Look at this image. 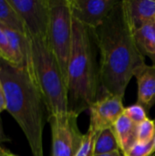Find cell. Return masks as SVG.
Segmentation results:
<instances>
[{"label": "cell", "mask_w": 155, "mask_h": 156, "mask_svg": "<svg viewBox=\"0 0 155 156\" xmlns=\"http://www.w3.org/2000/svg\"><path fill=\"white\" fill-rule=\"evenodd\" d=\"M91 31L100 53V83L104 94L123 98L131 79L146 63L124 16L122 1Z\"/></svg>", "instance_id": "1"}, {"label": "cell", "mask_w": 155, "mask_h": 156, "mask_svg": "<svg viewBox=\"0 0 155 156\" xmlns=\"http://www.w3.org/2000/svg\"><path fill=\"white\" fill-rule=\"evenodd\" d=\"M0 79L5 94L6 111L22 129L33 155L43 156L46 105L37 80L25 66H16L1 59Z\"/></svg>", "instance_id": "2"}, {"label": "cell", "mask_w": 155, "mask_h": 156, "mask_svg": "<svg viewBox=\"0 0 155 156\" xmlns=\"http://www.w3.org/2000/svg\"><path fill=\"white\" fill-rule=\"evenodd\" d=\"M91 29L73 18L72 45L68 68L69 111L79 115L99 99L100 71L92 46Z\"/></svg>", "instance_id": "3"}, {"label": "cell", "mask_w": 155, "mask_h": 156, "mask_svg": "<svg viewBox=\"0 0 155 156\" xmlns=\"http://www.w3.org/2000/svg\"><path fill=\"white\" fill-rule=\"evenodd\" d=\"M30 40L35 75L48 116L69 112L67 84L48 37Z\"/></svg>", "instance_id": "4"}, {"label": "cell", "mask_w": 155, "mask_h": 156, "mask_svg": "<svg viewBox=\"0 0 155 156\" xmlns=\"http://www.w3.org/2000/svg\"><path fill=\"white\" fill-rule=\"evenodd\" d=\"M49 6L50 19L48 39L67 84L73 21L69 1L49 0Z\"/></svg>", "instance_id": "5"}, {"label": "cell", "mask_w": 155, "mask_h": 156, "mask_svg": "<svg viewBox=\"0 0 155 156\" xmlns=\"http://www.w3.org/2000/svg\"><path fill=\"white\" fill-rule=\"evenodd\" d=\"M79 115L67 112L48 117L52 134V156H75L83 135L78 127Z\"/></svg>", "instance_id": "6"}, {"label": "cell", "mask_w": 155, "mask_h": 156, "mask_svg": "<svg viewBox=\"0 0 155 156\" xmlns=\"http://www.w3.org/2000/svg\"><path fill=\"white\" fill-rule=\"evenodd\" d=\"M31 37H48L50 19L49 0H8Z\"/></svg>", "instance_id": "7"}, {"label": "cell", "mask_w": 155, "mask_h": 156, "mask_svg": "<svg viewBox=\"0 0 155 156\" xmlns=\"http://www.w3.org/2000/svg\"><path fill=\"white\" fill-rule=\"evenodd\" d=\"M72 17L86 27L94 30L107 18L119 1L69 0Z\"/></svg>", "instance_id": "8"}, {"label": "cell", "mask_w": 155, "mask_h": 156, "mask_svg": "<svg viewBox=\"0 0 155 156\" xmlns=\"http://www.w3.org/2000/svg\"><path fill=\"white\" fill-rule=\"evenodd\" d=\"M123 98L118 95L104 94L90 108V127L98 132L114 126L118 119L124 113Z\"/></svg>", "instance_id": "9"}, {"label": "cell", "mask_w": 155, "mask_h": 156, "mask_svg": "<svg viewBox=\"0 0 155 156\" xmlns=\"http://www.w3.org/2000/svg\"><path fill=\"white\" fill-rule=\"evenodd\" d=\"M122 5L132 31L155 21V0H124Z\"/></svg>", "instance_id": "10"}, {"label": "cell", "mask_w": 155, "mask_h": 156, "mask_svg": "<svg viewBox=\"0 0 155 156\" xmlns=\"http://www.w3.org/2000/svg\"><path fill=\"white\" fill-rule=\"evenodd\" d=\"M138 84V104L149 111L155 103V65L144 64L135 72Z\"/></svg>", "instance_id": "11"}, {"label": "cell", "mask_w": 155, "mask_h": 156, "mask_svg": "<svg viewBox=\"0 0 155 156\" xmlns=\"http://www.w3.org/2000/svg\"><path fill=\"white\" fill-rule=\"evenodd\" d=\"M120 150L124 154L136 142L137 124L132 122L124 113L118 119L113 126Z\"/></svg>", "instance_id": "12"}, {"label": "cell", "mask_w": 155, "mask_h": 156, "mask_svg": "<svg viewBox=\"0 0 155 156\" xmlns=\"http://www.w3.org/2000/svg\"><path fill=\"white\" fill-rule=\"evenodd\" d=\"M138 48L143 56H148L155 63V27L153 23L132 31ZM155 65V64H154Z\"/></svg>", "instance_id": "13"}, {"label": "cell", "mask_w": 155, "mask_h": 156, "mask_svg": "<svg viewBox=\"0 0 155 156\" xmlns=\"http://www.w3.org/2000/svg\"><path fill=\"white\" fill-rule=\"evenodd\" d=\"M0 26L21 34L27 33L19 15L8 0H0Z\"/></svg>", "instance_id": "14"}, {"label": "cell", "mask_w": 155, "mask_h": 156, "mask_svg": "<svg viewBox=\"0 0 155 156\" xmlns=\"http://www.w3.org/2000/svg\"><path fill=\"white\" fill-rule=\"evenodd\" d=\"M116 151L121 150L113 127L100 131L95 144V155L110 154Z\"/></svg>", "instance_id": "15"}, {"label": "cell", "mask_w": 155, "mask_h": 156, "mask_svg": "<svg viewBox=\"0 0 155 156\" xmlns=\"http://www.w3.org/2000/svg\"><path fill=\"white\" fill-rule=\"evenodd\" d=\"M100 132L89 126L88 132L83 135L80 147L75 156H94L95 144Z\"/></svg>", "instance_id": "16"}, {"label": "cell", "mask_w": 155, "mask_h": 156, "mask_svg": "<svg viewBox=\"0 0 155 156\" xmlns=\"http://www.w3.org/2000/svg\"><path fill=\"white\" fill-rule=\"evenodd\" d=\"M155 122L150 119H146L143 122L137 125L136 129V142L139 143H150L154 140Z\"/></svg>", "instance_id": "17"}, {"label": "cell", "mask_w": 155, "mask_h": 156, "mask_svg": "<svg viewBox=\"0 0 155 156\" xmlns=\"http://www.w3.org/2000/svg\"><path fill=\"white\" fill-rule=\"evenodd\" d=\"M0 59L18 66L16 57L9 44L7 37L5 36L1 27H0Z\"/></svg>", "instance_id": "18"}, {"label": "cell", "mask_w": 155, "mask_h": 156, "mask_svg": "<svg viewBox=\"0 0 155 156\" xmlns=\"http://www.w3.org/2000/svg\"><path fill=\"white\" fill-rule=\"evenodd\" d=\"M153 141L146 144L135 142L126 153L122 154L124 156H154L155 150Z\"/></svg>", "instance_id": "19"}, {"label": "cell", "mask_w": 155, "mask_h": 156, "mask_svg": "<svg viewBox=\"0 0 155 156\" xmlns=\"http://www.w3.org/2000/svg\"><path fill=\"white\" fill-rule=\"evenodd\" d=\"M124 114L135 124H140L147 119L146 110L140 104H134L128 108H125Z\"/></svg>", "instance_id": "20"}, {"label": "cell", "mask_w": 155, "mask_h": 156, "mask_svg": "<svg viewBox=\"0 0 155 156\" xmlns=\"http://www.w3.org/2000/svg\"><path fill=\"white\" fill-rule=\"evenodd\" d=\"M6 110V101H5V94L3 87L2 80L0 79V112Z\"/></svg>", "instance_id": "21"}, {"label": "cell", "mask_w": 155, "mask_h": 156, "mask_svg": "<svg viewBox=\"0 0 155 156\" xmlns=\"http://www.w3.org/2000/svg\"><path fill=\"white\" fill-rule=\"evenodd\" d=\"M6 142H10V139L5 134V131L3 129V125H2L1 119H0V144H3V143H6Z\"/></svg>", "instance_id": "22"}, {"label": "cell", "mask_w": 155, "mask_h": 156, "mask_svg": "<svg viewBox=\"0 0 155 156\" xmlns=\"http://www.w3.org/2000/svg\"><path fill=\"white\" fill-rule=\"evenodd\" d=\"M94 156H124L122 151H116L113 153H110V154H98V155Z\"/></svg>", "instance_id": "23"}, {"label": "cell", "mask_w": 155, "mask_h": 156, "mask_svg": "<svg viewBox=\"0 0 155 156\" xmlns=\"http://www.w3.org/2000/svg\"><path fill=\"white\" fill-rule=\"evenodd\" d=\"M7 153H8V151H7L6 149L3 148V147L0 145V156H6Z\"/></svg>", "instance_id": "24"}, {"label": "cell", "mask_w": 155, "mask_h": 156, "mask_svg": "<svg viewBox=\"0 0 155 156\" xmlns=\"http://www.w3.org/2000/svg\"><path fill=\"white\" fill-rule=\"evenodd\" d=\"M6 156H16V155H15V154H11L9 151H8V153H7V154H6Z\"/></svg>", "instance_id": "25"}, {"label": "cell", "mask_w": 155, "mask_h": 156, "mask_svg": "<svg viewBox=\"0 0 155 156\" xmlns=\"http://www.w3.org/2000/svg\"><path fill=\"white\" fill-rule=\"evenodd\" d=\"M153 142H154V150H155V137H154V141H153Z\"/></svg>", "instance_id": "26"}, {"label": "cell", "mask_w": 155, "mask_h": 156, "mask_svg": "<svg viewBox=\"0 0 155 156\" xmlns=\"http://www.w3.org/2000/svg\"><path fill=\"white\" fill-rule=\"evenodd\" d=\"M153 24H154V27H155V21H154V22H153Z\"/></svg>", "instance_id": "27"}]
</instances>
